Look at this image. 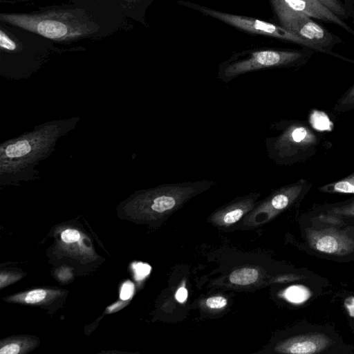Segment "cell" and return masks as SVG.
Returning a JSON list of instances; mask_svg holds the SVG:
<instances>
[{
    "label": "cell",
    "instance_id": "d4e9b609",
    "mask_svg": "<svg viewBox=\"0 0 354 354\" xmlns=\"http://www.w3.org/2000/svg\"><path fill=\"white\" fill-rule=\"evenodd\" d=\"M120 1H126L127 3H138V2H139L141 0H120Z\"/></svg>",
    "mask_w": 354,
    "mask_h": 354
},
{
    "label": "cell",
    "instance_id": "5bb4252c",
    "mask_svg": "<svg viewBox=\"0 0 354 354\" xmlns=\"http://www.w3.org/2000/svg\"><path fill=\"white\" fill-rule=\"evenodd\" d=\"M340 19L346 17V11L338 0H317Z\"/></svg>",
    "mask_w": 354,
    "mask_h": 354
},
{
    "label": "cell",
    "instance_id": "52a82bcc",
    "mask_svg": "<svg viewBox=\"0 0 354 354\" xmlns=\"http://www.w3.org/2000/svg\"><path fill=\"white\" fill-rule=\"evenodd\" d=\"M328 340L320 335L300 337L288 344L286 352L296 354H311L317 353L327 344Z\"/></svg>",
    "mask_w": 354,
    "mask_h": 354
},
{
    "label": "cell",
    "instance_id": "6da1fadb",
    "mask_svg": "<svg viewBox=\"0 0 354 354\" xmlns=\"http://www.w3.org/2000/svg\"><path fill=\"white\" fill-rule=\"evenodd\" d=\"M0 20L56 41L84 38L99 30L95 21L81 9H59L27 14L1 13Z\"/></svg>",
    "mask_w": 354,
    "mask_h": 354
},
{
    "label": "cell",
    "instance_id": "44dd1931",
    "mask_svg": "<svg viewBox=\"0 0 354 354\" xmlns=\"http://www.w3.org/2000/svg\"><path fill=\"white\" fill-rule=\"evenodd\" d=\"M206 304L212 308H221L227 304V300L222 297H213L207 299Z\"/></svg>",
    "mask_w": 354,
    "mask_h": 354
},
{
    "label": "cell",
    "instance_id": "ac0fdd59",
    "mask_svg": "<svg viewBox=\"0 0 354 354\" xmlns=\"http://www.w3.org/2000/svg\"><path fill=\"white\" fill-rule=\"evenodd\" d=\"M244 210L241 207H236L229 210L223 216L225 223H234L238 221L243 216Z\"/></svg>",
    "mask_w": 354,
    "mask_h": 354
},
{
    "label": "cell",
    "instance_id": "9a60e30c",
    "mask_svg": "<svg viewBox=\"0 0 354 354\" xmlns=\"http://www.w3.org/2000/svg\"><path fill=\"white\" fill-rule=\"evenodd\" d=\"M46 296V291L43 289H36L28 292L24 298L28 304H35L42 301Z\"/></svg>",
    "mask_w": 354,
    "mask_h": 354
},
{
    "label": "cell",
    "instance_id": "7402d4cb",
    "mask_svg": "<svg viewBox=\"0 0 354 354\" xmlns=\"http://www.w3.org/2000/svg\"><path fill=\"white\" fill-rule=\"evenodd\" d=\"M20 347L15 343L9 344L3 346L0 350L1 354H17L19 353Z\"/></svg>",
    "mask_w": 354,
    "mask_h": 354
},
{
    "label": "cell",
    "instance_id": "8992f818",
    "mask_svg": "<svg viewBox=\"0 0 354 354\" xmlns=\"http://www.w3.org/2000/svg\"><path fill=\"white\" fill-rule=\"evenodd\" d=\"M273 7L284 6L295 11L306 14L310 17L335 24L354 36V31L340 19L317 0H270Z\"/></svg>",
    "mask_w": 354,
    "mask_h": 354
},
{
    "label": "cell",
    "instance_id": "603a6c76",
    "mask_svg": "<svg viewBox=\"0 0 354 354\" xmlns=\"http://www.w3.org/2000/svg\"><path fill=\"white\" fill-rule=\"evenodd\" d=\"M187 297V289L184 287L180 288L176 293V299L179 302L183 303L186 300Z\"/></svg>",
    "mask_w": 354,
    "mask_h": 354
},
{
    "label": "cell",
    "instance_id": "7a4b0ae2",
    "mask_svg": "<svg viewBox=\"0 0 354 354\" xmlns=\"http://www.w3.org/2000/svg\"><path fill=\"white\" fill-rule=\"evenodd\" d=\"M273 133L265 140L268 156L276 165L302 162L316 152L319 140L304 122L281 120L270 125Z\"/></svg>",
    "mask_w": 354,
    "mask_h": 354
},
{
    "label": "cell",
    "instance_id": "ffe728a7",
    "mask_svg": "<svg viewBox=\"0 0 354 354\" xmlns=\"http://www.w3.org/2000/svg\"><path fill=\"white\" fill-rule=\"evenodd\" d=\"M134 290V286L133 283L128 281L123 283L120 291V299L122 300L129 299L133 295Z\"/></svg>",
    "mask_w": 354,
    "mask_h": 354
},
{
    "label": "cell",
    "instance_id": "4fadbf2b",
    "mask_svg": "<svg viewBox=\"0 0 354 354\" xmlns=\"http://www.w3.org/2000/svg\"><path fill=\"white\" fill-rule=\"evenodd\" d=\"M316 248L323 252L333 253L338 248V242L333 236L326 235L317 240Z\"/></svg>",
    "mask_w": 354,
    "mask_h": 354
},
{
    "label": "cell",
    "instance_id": "9c48e42d",
    "mask_svg": "<svg viewBox=\"0 0 354 354\" xmlns=\"http://www.w3.org/2000/svg\"><path fill=\"white\" fill-rule=\"evenodd\" d=\"M259 277L256 269L244 268L232 272L230 280L232 283L238 285H248L255 282Z\"/></svg>",
    "mask_w": 354,
    "mask_h": 354
},
{
    "label": "cell",
    "instance_id": "5b68a950",
    "mask_svg": "<svg viewBox=\"0 0 354 354\" xmlns=\"http://www.w3.org/2000/svg\"><path fill=\"white\" fill-rule=\"evenodd\" d=\"M190 6L197 9L206 15L218 19L240 30L253 34L269 36L294 42L306 47L311 50H315V48L310 43L283 26H279L253 17L223 12L192 3H190Z\"/></svg>",
    "mask_w": 354,
    "mask_h": 354
},
{
    "label": "cell",
    "instance_id": "cb8c5ba5",
    "mask_svg": "<svg viewBox=\"0 0 354 354\" xmlns=\"http://www.w3.org/2000/svg\"><path fill=\"white\" fill-rule=\"evenodd\" d=\"M349 315L354 317V297L347 298L344 302Z\"/></svg>",
    "mask_w": 354,
    "mask_h": 354
},
{
    "label": "cell",
    "instance_id": "2e32d148",
    "mask_svg": "<svg viewBox=\"0 0 354 354\" xmlns=\"http://www.w3.org/2000/svg\"><path fill=\"white\" fill-rule=\"evenodd\" d=\"M133 268L135 273V278L137 280H142L147 277L151 271L149 265L141 262L134 263Z\"/></svg>",
    "mask_w": 354,
    "mask_h": 354
},
{
    "label": "cell",
    "instance_id": "3957f363",
    "mask_svg": "<svg viewBox=\"0 0 354 354\" xmlns=\"http://www.w3.org/2000/svg\"><path fill=\"white\" fill-rule=\"evenodd\" d=\"M311 54V50L305 52L278 50L252 51L222 63L218 68V78L221 82H229L240 75L260 70L298 66L305 64Z\"/></svg>",
    "mask_w": 354,
    "mask_h": 354
},
{
    "label": "cell",
    "instance_id": "7c38bea8",
    "mask_svg": "<svg viewBox=\"0 0 354 354\" xmlns=\"http://www.w3.org/2000/svg\"><path fill=\"white\" fill-rule=\"evenodd\" d=\"M285 296L291 302L301 303L306 300L309 297L310 294L304 287L295 286L288 288L286 290Z\"/></svg>",
    "mask_w": 354,
    "mask_h": 354
},
{
    "label": "cell",
    "instance_id": "277c9868",
    "mask_svg": "<svg viewBox=\"0 0 354 354\" xmlns=\"http://www.w3.org/2000/svg\"><path fill=\"white\" fill-rule=\"evenodd\" d=\"M281 26L310 43L315 51L333 54L332 48L342 40L315 22L305 13L284 6L273 7Z\"/></svg>",
    "mask_w": 354,
    "mask_h": 354
},
{
    "label": "cell",
    "instance_id": "d6986e66",
    "mask_svg": "<svg viewBox=\"0 0 354 354\" xmlns=\"http://www.w3.org/2000/svg\"><path fill=\"white\" fill-rule=\"evenodd\" d=\"M61 237L66 243H74L79 240L80 233L75 230L68 229L62 233Z\"/></svg>",
    "mask_w": 354,
    "mask_h": 354
},
{
    "label": "cell",
    "instance_id": "8fae6325",
    "mask_svg": "<svg viewBox=\"0 0 354 354\" xmlns=\"http://www.w3.org/2000/svg\"><path fill=\"white\" fill-rule=\"evenodd\" d=\"M28 140H19L7 146L5 153L8 158H20L28 154L30 151Z\"/></svg>",
    "mask_w": 354,
    "mask_h": 354
},
{
    "label": "cell",
    "instance_id": "ba28073f",
    "mask_svg": "<svg viewBox=\"0 0 354 354\" xmlns=\"http://www.w3.org/2000/svg\"><path fill=\"white\" fill-rule=\"evenodd\" d=\"M319 189L324 192L354 194V173L337 181L324 185Z\"/></svg>",
    "mask_w": 354,
    "mask_h": 354
},
{
    "label": "cell",
    "instance_id": "e0dca14e",
    "mask_svg": "<svg viewBox=\"0 0 354 354\" xmlns=\"http://www.w3.org/2000/svg\"><path fill=\"white\" fill-rule=\"evenodd\" d=\"M0 46L2 49L10 51L15 50L17 48V44L3 30H0Z\"/></svg>",
    "mask_w": 354,
    "mask_h": 354
},
{
    "label": "cell",
    "instance_id": "30bf717a",
    "mask_svg": "<svg viewBox=\"0 0 354 354\" xmlns=\"http://www.w3.org/2000/svg\"><path fill=\"white\" fill-rule=\"evenodd\" d=\"M333 111L338 113L354 111V84L337 100Z\"/></svg>",
    "mask_w": 354,
    "mask_h": 354
}]
</instances>
